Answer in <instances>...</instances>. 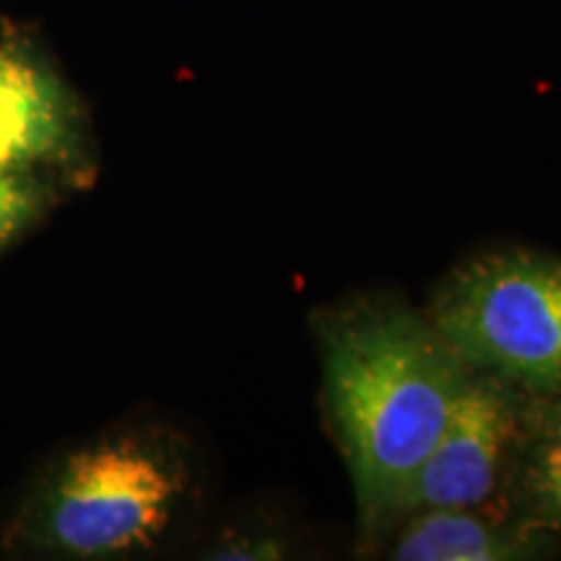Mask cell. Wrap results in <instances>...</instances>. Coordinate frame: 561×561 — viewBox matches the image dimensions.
Masks as SVG:
<instances>
[{
	"mask_svg": "<svg viewBox=\"0 0 561 561\" xmlns=\"http://www.w3.org/2000/svg\"><path fill=\"white\" fill-rule=\"evenodd\" d=\"M390 533L388 557L398 561H512L538 549L528 528L483 510L416 512Z\"/></svg>",
	"mask_w": 561,
	"mask_h": 561,
	"instance_id": "cell-5",
	"label": "cell"
},
{
	"mask_svg": "<svg viewBox=\"0 0 561 561\" xmlns=\"http://www.w3.org/2000/svg\"><path fill=\"white\" fill-rule=\"evenodd\" d=\"M289 546H286L280 538H240V541H231L229 546H224V549L216 553V559H257V561H265V559H286L289 557Z\"/></svg>",
	"mask_w": 561,
	"mask_h": 561,
	"instance_id": "cell-9",
	"label": "cell"
},
{
	"mask_svg": "<svg viewBox=\"0 0 561 561\" xmlns=\"http://www.w3.org/2000/svg\"><path fill=\"white\" fill-rule=\"evenodd\" d=\"M182 481L172 462L138 439H110L73 453L50 507L62 549L112 557L149 549L164 536Z\"/></svg>",
	"mask_w": 561,
	"mask_h": 561,
	"instance_id": "cell-3",
	"label": "cell"
},
{
	"mask_svg": "<svg viewBox=\"0 0 561 561\" xmlns=\"http://www.w3.org/2000/svg\"><path fill=\"white\" fill-rule=\"evenodd\" d=\"M520 494L533 520L561 528V403L525 447Z\"/></svg>",
	"mask_w": 561,
	"mask_h": 561,
	"instance_id": "cell-7",
	"label": "cell"
},
{
	"mask_svg": "<svg viewBox=\"0 0 561 561\" xmlns=\"http://www.w3.org/2000/svg\"><path fill=\"white\" fill-rule=\"evenodd\" d=\"M322 382L356 494L364 541L390 517L437 445L471 367L430 314L401 299L367 297L320 312Z\"/></svg>",
	"mask_w": 561,
	"mask_h": 561,
	"instance_id": "cell-1",
	"label": "cell"
},
{
	"mask_svg": "<svg viewBox=\"0 0 561 561\" xmlns=\"http://www.w3.org/2000/svg\"><path fill=\"white\" fill-rule=\"evenodd\" d=\"M430 320L473 371L512 390L561 396V257L491 250L439 280Z\"/></svg>",
	"mask_w": 561,
	"mask_h": 561,
	"instance_id": "cell-2",
	"label": "cell"
},
{
	"mask_svg": "<svg viewBox=\"0 0 561 561\" xmlns=\"http://www.w3.org/2000/svg\"><path fill=\"white\" fill-rule=\"evenodd\" d=\"M517 426L515 390L496 377L471 371L445 432L392 510L390 530L416 512L486 507L500 491Z\"/></svg>",
	"mask_w": 561,
	"mask_h": 561,
	"instance_id": "cell-4",
	"label": "cell"
},
{
	"mask_svg": "<svg viewBox=\"0 0 561 561\" xmlns=\"http://www.w3.org/2000/svg\"><path fill=\"white\" fill-rule=\"evenodd\" d=\"M30 195L19 185V180H13L9 170L0 167V240H5L21 227V221L30 214Z\"/></svg>",
	"mask_w": 561,
	"mask_h": 561,
	"instance_id": "cell-8",
	"label": "cell"
},
{
	"mask_svg": "<svg viewBox=\"0 0 561 561\" xmlns=\"http://www.w3.org/2000/svg\"><path fill=\"white\" fill-rule=\"evenodd\" d=\"M66 138L62 91L37 62L0 50V167L26 164Z\"/></svg>",
	"mask_w": 561,
	"mask_h": 561,
	"instance_id": "cell-6",
	"label": "cell"
}]
</instances>
